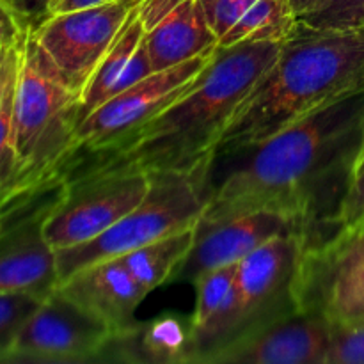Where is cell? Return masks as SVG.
<instances>
[{"mask_svg":"<svg viewBox=\"0 0 364 364\" xmlns=\"http://www.w3.org/2000/svg\"><path fill=\"white\" fill-rule=\"evenodd\" d=\"M146 50L155 71L205 55L219 48L199 0H173L146 27Z\"/></svg>","mask_w":364,"mask_h":364,"instance_id":"17","label":"cell"},{"mask_svg":"<svg viewBox=\"0 0 364 364\" xmlns=\"http://www.w3.org/2000/svg\"><path fill=\"white\" fill-rule=\"evenodd\" d=\"M112 331L57 288L43 299L7 363H95Z\"/></svg>","mask_w":364,"mask_h":364,"instance_id":"12","label":"cell"},{"mask_svg":"<svg viewBox=\"0 0 364 364\" xmlns=\"http://www.w3.org/2000/svg\"><path fill=\"white\" fill-rule=\"evenodd\" d=\"M80 95L64 82L28 27L20 46L13 112L18 185L32 187L64 174L77 142Z\"/></svg>","mask_w":364,"mask_h":364,"instance_id":"4","label":"cell"},{"mask_svg":"<svg viewBox=\"0 0 364 364\" xmlns=\"http://www.w3.org/2000/svg\"><path fill=\"white\" fill-rule=\"evenodd\" d=\"M331 322L297 311L237 341L212 364H326Z\"/></svg>","mask_w":364,"mask_h":364,"instance_id":"14","label":"cell"},{"mask_svg":"<svg viewBox=\"0 0 364 364\" xmlns=\"http://www.w3.org/2000/svg\"><path fill=\"white\" fill-rule=\"evenodd\" d=\"M6 2L16 11L27 27L34 28L48 18L53 0H6Z\"/></svg>","mask_w":364,"mask_h":364,"instance_id":"29","label":"cell"},{"mask_svg":"<svg viewBox=\"0 0 364 364\" xmlns=\"http://www.w3.org/2000/svg\"><path fill=\"white\" fill-rule=\"evenodd\" d=\"M194 242V228L156 238L128 255L119 256L132 276L146 291L162 287L171 279L181 259L191 251Z\"/></svg>","mask_w":364,"mask_h":364,"instance_id":"20","label":"cell"},{"mask_svg":"<svg viewBox=\"0 0 364 364\" xmlns=\"http://www.w3.org/2000/svg\"><path fill=\"white\" fill-rule=\"evenodd\" d=\"M363 148L364 89L258 144L213 156L201 219L270 210L302 220L311 245L327 242L343 231L341 205Z\"/></svg>","mask_w":364,"mask_h":364,"instance_id":"1","label":"cell"},{"mask_svg":"<svg viewBox=\"0 0 364 364\" xmlns=\"http://www.w3.org/2000/svg\"><path fill=\"white\" fill-rule=\"evenodd\" d=\"M141 2H110L52 14L32 32L64 82L82 95Z\"/></svg>","mask_w":364,"mask_h":364,"instance_id":"10","label":"cell"},{"mask_svg":"<svg viewBox=\"0 0 364 364\" xmlns=\"http://www.w3.org/2000/svg\"><path fill=\"white\" fill-rule=\"evenodd\" d=\"M326 2L327 0H290L291 7H294V13L297 14V20H301L306 14H311L315 11H318Z\"/></svg>","mask_w":364,"mask_h":364,"instance_id":"32","label":"cell"},{"mask_svg":"<svg viewBox=\"0 0 364 364\" xmlns=\"http://www.w3.org/2000/svg\"><path fill=\"white\" fill-rule=\"evenodd\" d=\"M64 191V174L27 188L0 224V294L48 297L59 288L55 249L45 220Z\"/></svg>","mask_w":364,"mask_h":364,"instance_id":"8","label":"cell"},{"mask_svg":"<svg viewBox=\"0 0 364 364\" xmlns=\"http://www.w3.org/2000/svg\"><path fill=\"white\" fill-rule=\"evenodd\" d=\"M213 53L215 50L155 71L87 114L77 128V142L70 160L117 151L142 124L159 116L198 80Z\"/></svg>","mask_w":364,"mask_h":364,"instance_id":"7","label":"cell"},{"mask_svg":"<svg viewBox=\"0 0 364 364\" xmlns=\"http://www.w3.org/2000/svg\"><path fill=\"white\" fill-rule=\"evenodd\" d=\"M27 31L28 27L16 11L6 0H0V52L16 48L23 41Z\"/></svg>","mask_w":364,"mask_h":364,"instance_id":"28","label":"cell"},{"mask_svg":"<svg viewBox=\"0 0 364 364\" xmlns=\"http://www.w3.org/2000/svg\"><path fill=\"white\" fill-rule=\"evenodd\" d=\"M144 36L146 28L139 16L137 6L82 91L80 105H78L80 121L100 105H103L109 98L155 73L148 50L144 45H141L144 41Z\"/></svg>","mask_w":364,"mask_h":364,"instance_id":"19","label":"cell"},{"mask_svg":"<svg viewBox=\"0 0 364 364\" xmlns=\"http://www.w3.org/2000/svg\"><path fill=\"white\" fill-rule=\"evenodd\" d=\"M194 287L198 297L191 315V364H212L244 331L237 263L205 274Z\"/></svg>","mask_w":364,"mask_h":364,"instance_id":"15","label":"cell"},{"mask_svg":"<svg viewBox=\"0 0 364 364\" xmlns=\"http://www.w3.org/2000/svg\"><path fill=\"white\" fill-rule=\"evenodd\" d=\"M359 230H364V224H363V226H361V228H359Z\"/></svg>","mask_w":364,"mask_h":364,"instance_id":"34","label":"cell"},{"mask_svg":"<svg viewBox=\"0 0 364 364\" xmlns=\"http://www.w3.org/2000/svg\"><path fill=\"white\" fill-rule=\"evenodd\" d=\"M297 304L331 323L364 320V230L340 231L304 249Z\"/></svg>","mask_w":364,"mask_h":364,"instance_id":"9","label":"cell"},{"mask_svg":"<svg viewBox=\"0 0 364 364\" xmlns=\"http://www.w3.org/2000/svg\"><path fill=\"white\" fill-rule=\"evenodd\" d=\"M20 45H18L16 48L9 50V52H0V95H2L4 85H6L7 82V77H9L11 68H13L14 60H16L18 53H20Z\"/></svg>","mask_w":364,"mask_h":364,"instance_id":"31","label":"cell"},{"mask_svg":"<svg viewBox=\"0 0 364 364\" xmlns=\"http://www.w3.org/2000/svg\"><path fill=\"white\" fill-rule=\"evenodd\" d=\"M279 50L277 41L219 46L198 80L176 102L107 156L123 159L148 173L208 169L228 123Z\"/></svg>","mask_w":364,"mask_h":364,"instance_id":"3","label":"cell"},{"mask_svg":"<svg viewBox=\"0 0 364 364\" xmlns=\"http://www.w3.org/2000/svg\"><path fill=\"white\" fill-rule=\"evenodd\" d=\"M191 316L166 313L112 333L95 363L191 364Z\"/></svg>","mask_w":364,"mask_h":364,"instance_id":"18","label":"cell"},{"mask_svg":"<svg viewBox=\"0 0 364 364\" xmlns=\"http://www.w3.org/2000/svg\"><path fill=\"white\" fill-rule=\"evenodd\" d=\"M363 89V28L318 31L299 21L272 66L238 105L213 156L258 144Z\"/></svg>","mask_w":364,"mask_h":364,"instance_id":"2","label":"cell"},{"mask_svg":"<svg viewBox=\"0 0 364 364\" xmlns=\"http://www.w3.org/2000/svg\"><path fill=\"white\" fill-rule=\"evenodd\" d=\"M256 0H199L217 39H223Z\"/></svg>","mask_w":364,"mask_h":364,"instance_id":"27","label":"cell"},{"mask_svg":"<svg viewBox=\"0 0 364 364\" xmlns=\"http://www.w3.org/2000/svg\"><path fill=\"white\" fill-rule=\"evenodd\" d=\"M59 290L102 320L112 333H121L137 323L135 311L148 295L121 258L84 267L63 281Z\"/></svg>","mask_w":364,"mask_h":364,"instance_id":"16","label":"cell"},{"mask_svg":"<svg viewBox=\"0 0 364 364\" xmlns=\"http://www.w3.org/2000/svg\"><path fill=\"white\" fill-rule=\"evenodd\" d=\"M302 25L318 31H352L364 27V0H327L318 11L306 14Z\"/></svg>","mask_w":364,"mask_h":364,"instance_id":"24","label":"cell"},{"mask_svg":"<svg viewBox=\"0 0 364 364\" xmlns=\"http://www.w3.org/2000/svg\"><path fill=\"white\" fill-rule=\"evenodd\" d=\"M21 46V45H20ZM18 68H20V53L9 71L4 91L0 95V196L23 188L18 185L16 159L13 148V112L14 96H16Z\"/></svg>","mask_w":364,"mask_h":364,"instance_id":"22","label":"cell"},{"mask_svg":"<svg viewBox=\"0 0 364 364\" xmlns=\"http://www.w3.org/2000/svg\"><path fill=\"white\" fill-rule=\"evenodd\" d=\"M326 364H364V320L331 323Z\"/></svg>","mask_w":364,"mask_h":364,"instance_id":"25","label":"cell"},{"mask_svg":"<svg viewBox=\"0 0 364 364\" xmlns=\"http://www.w3.org/2000/svg\"><path fill=\"white\" fill-rule=\"evenodd\" d=\"M297 14L290 0H256L219 41V46L240 45L245 41L283 43L297 27Z\"/></svg>","mask_w":364,"mask_h":364,"instance_id":"21","label":"cell"},{"mask_svg":"<svg viewBox=\"0 0 364 364\" xmlns=\"http://www.w3.org/2000/svg\"><path fill=\"white\" fill-rule=\"evenodd\" d=\"M363 31H364V27H363Z\"/></svg>","mask_w":364,"mask_h":364,"instance_id":"35","label":"cell"},{"mask_svg":"<svg viewBox=\"0 0 364 364\" xmlns=\"http://www.w3.org/2000/svg\"><path fill=\"white\" fill-rule=\"evenodd\" d=\"M151 176L117 156H80L64 169V191L45 220L55 251L92 240L146 198Z\"/></svg>","mask_w":364,"mask_h":364,"instance_id":"5","label":"cell"},{"mask_svg":"<svg viewBox=\"0 0 364 364\" xmlns=\"http://www.w3.org/2000/svg\"><path fill=\"white\" fill-rule=\"evenodd\" d=\"M110 2H141V0H53L52 6H50V14H59V13H68V11L75 9H84V7H92V6H102V4H110Z\"/></svg>","mask_w":364,"mask_h":364,"instance_id":"30","label":"cell"},{"mask_svg":"<svg viewBox=\"0 0 364 364\" xmlns=\"http://www.w3.org/2000/svg\"><path fill=\"white\" fill-rule=\"evenodd\" d=\"M343 231H355L364 224V148L352 169L350 183L340 212Z\"/></svg>","mask_w":364,"mask_h":364,"instance_id":"26","label":"cell"},{"mask_svg":"<svg viewBox=\"0 0 364 364\" xmlns=\"http://www.w3.org/2000/svg\"><path fill=\"white\" fill-rule=\"evenodd\" d=\"M306 245L301 235H283L237 263V288L244 311L240 340L299 311L297 279Z\"/></svg>","mask_w":364,"mask_h":364,"instance_id":"11","label":"cell"},{"mask_svg":"<svg viewBox=\"0 0 364 364\" xmlns=\"http://www.w3.org/2000/svg\"><path fill=\"white\" fill-rule=\"evenodd\" d=\"M283 235H301L308 245L313 244L311 230L287 213L258 210L230 219H199L194 226L191 251L181 259L169 283L196 284L205 274L235 265L259 245Z\"/></svg>","mask_w":364,"mask_h":364,"instance_id":"13","label":"cell"},{"mask_svg":"<svg viewBox=\"0 0 364 364\" xmlns=\"http://www.w3.org/2000/svg\"><path fill=\"white\" fill-rule=\"evenodd\" d=\"M32 187H34V185H32ZM27 188H31V187L18 188V191H13V192H9V194H4V196H0V224H2V220L6 219L7 212H9V210L13 208V205H14V203H16L18 199H20L21 196H23V192L27 191Z\"/></svg>","mask_w":364,"mask_h":364,"instance_id":"33","label":"cell"},{"mask_svg":"<svg viewBox=\"0 0 364 364\" xmlns=\"http://www.w3.org/2000/svg\"><path fill=\"white\" fill-rule=\"evenodd\" d=\"M206 173L156 171L146 198L130 213L92 240L55 251L59 284L103 259L119 258L156 238L194 228L206 206Z\"/></svg>","mask_w":364,"mask_h":364,"instance_id":"6","label":"cell"},{"mask_svg":"<svg viewBox=\"0 0 364 364\" xmlns=\"http://www.w3.org/2000/svg\"><path fill=\"white\" fill-rule=\"evenodd\" d=\"M41 302L38 295L0 294V363H7L18 334Z\"/></svg>","mask_w":364,"mask_h":364,"instance_id":"23","label":"cell"}]
</instances>
